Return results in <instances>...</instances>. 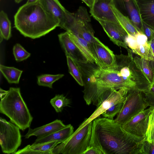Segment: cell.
Here are the masks:
<instances>
[{
	"mask_svg": "<svg viewBox=\"0 0 154 154\" xmlns=\"http://www.w3.org/2000/svg\"><path fill=\"white\" fill-rule=\"evenodd\" d=\"M144 138L128 132L113 119L98 117L93 121L89 146L103 154H139Z\"/></svg>",
	"mask_w": 154,
	"mask_h": 154,
	"instance_id": "cell-1",
	"label": "cell"
},
{
	"mask_svg": "<svg viewBox=\"0 0 154 154\" xmlns=\"http://www.w3.org/2000/svg\"><path fill=\"white\" fill-rule=\"evenodd\" d=\"M14 27L25 37L39 38L59 26L58 22L38 2L24 4L14 17Z\"/></svg>",
	"mask_w": 154,
	"mask_h": 154,
	"instance_id": "cell-2",
	"label": "cell"
},
{
	"mask_svg": "<svg viewBox=\"0 0 154 154\" xmlns=\"http://www.w3.org/2000/svg\"><path fill=\"white\" fill-rule=\"evenodd\" d=\"M0 112L23 131L30 127L33 120L19 88H9L6 94L1 100Z\"/></svg>",
	"mask_w": 154,
	"mask_h": 154,
	"instance_id": "cell-3",
	"label": "cell"
},
{
	"mask_svg": "<svg viewBox=\"0 0 154 154\" xmlns=\"http://www.w3.org/2000/svg\"><path fill=\"white\" fill-rule=\"evenodd\" d=\"M92 121L86 118L72 135L51 151V154H83L89 145Z\"/></svg>",
	"mask_w": 154,
	"mask_h": 154,
	"instance_id": "cell-4",
	"label": "cell"
},
{
	"mask_svg": "<svg viewBox=\"0 0 154 154\" xmlns=\"http://www.w3.org/2000/svg\"><path fill=\"white\" fill-rule=\"evenodd\" d=\"M148 106L142 92L138 90L128 92L120 110L114 120L122 125Z\"/></svg>",
	"mask_w": 154,
	"mask_h": 154,
	"instance_id": "cell-5",
	"label": "cell"
},
{
	"mask_svg": "<svg viewBox=\"0 0 154 154\" xmlns=\"http://www.w3.org/2000/svg\"><path fill=\"white\" fill-rule=\"evenodd\" d=\"M14 124L0 118V144L5 153L15 154L21 144L20 129Z\"/></svg>",
	"mask_w": 154,
	"mask_h": 154,
	"instance_id": "cell-6",
	"label": "cell"
},
{
	"mask_svg": "<svg viewBox=\"0 0 154 154\" xmlns=\"http://www.w3.org/2000/svg\"><path fill=\"white\" fill-rule=\"evenodd\" d=\"M90 22V18L86 8L80 6L75 14L74 20L69 29L67 31L77 34L90 44L106 46L94 36Z\"/></svg>",
	"mask_w": 154,
	"mask_h": 154,
	"instance_id": "cell-7",
	"label": "cell"
},
{
	"mask_svg": "<svg viewBox=\"0 0 154 154\" xmlns=\"http://www.w3.org/2000/svg\"><path fill=\"white\" fill-rule=\"evenodd\" d=\"M128 91L124 89L118 90L114 88L106 89L99 96L95 105L97 108L92 114L87 118L89 122L99 117L106 109L113 105L123 103Z\"/></svg>",
	"mask_w": 154,
	"mask_h": 154,
	"instance_id": "cell-8",
	"label": "cell"
},
{
	"mask_svg": "<svg viewBox=\"0 0 154 154\" xmlns=\"http://www.w3.org/2000/svg\"><path fill=\"white\" fill-rule=\"evenodd\" d=\"M43 8L57 20L59 27L67 31L73 23L75 14L66 10L58 0H38Z\"/></svg>",
	"mask_w": 154,
	"mask_h": 154,
	"instance_id": "cell-9",
	"label": "cell"
},
{
	"mask_svg": "<svg viewBox=\"0 0 154 154\" xmlns=\"http://www.w3.org/2000/svg\"><path fill=\"white\" fill-rule=\"evenodd\" d=\"M153 107L141 111L122 125L125 130L136 136L145 138L148 128L149 116Z\"/></svg>",
	"mask_w": 154,
	"mask_h": 154,
	"instance_id": "cell-10",
	"label": "cell"
},
{
	"mask_svg": "<svg viewBox=\"0 0 154 154\" xmlns=\"http://www.w3.org/2000/svg\"><path fill=\"white\" fill-rule=\"evenodd\" d=\"M112 1L120 11L130 19L138 31L143 33V22L135 0H113Z\"/></svg>",
	"mask_w": 154,
	"mask_h": 154,
	"instance_id": "cell-11",
	"label": "cell"
},
{
	"mask_svg": "<svg viewBox=\"0 0 154 154\" xmlns=\"http://www.w3.org/2000/svg\"><path fill=\"white\" fill-rule=\"evenodd\" d=\"M96 20L101 25L110 40L114 44L127 50L129 48L126 42L128 33L120 23L98 19Z\"/></svg>",
	"mask_w": 154,
	"mask_h": 154,
	"instance_id": "cell-12",
	"label": "cell"
},
{
	"mask_svg": "<svg viewBox=\"0 0 154 154\" xmlns=\"http://www.w3.org/2000/svg\"><path fill=\"white\" fill-rule=\"evenodd\" d=\"M59 41L66 56H69L78 63L86 64L88 61L66 32L58 35Z\"/></svg>",
	"mask_w": 154,
	"mask_h": 154,
	"instance_id": "cell-13",
	"label": "cell"
},
{
	"mask_svg": "<svg viewBox=\"0 0 154 154\" xmlns=\"http://www.w3.org/2000/svg\"><path fill=\"white\" fill-rule=\"evenodd\" d=\"M90 45L100 65V68L106 69L116 68L117 64L116 55L108 47L97 44Z\"/></svg>",
	"mask_w": 154,
	"mask_h": 154,
	"instance_id": "cell-14",
	"label": "cell"
},
{
	"mask_svg": "<svg viewBox=\"0 0 154 154\" xmlns=\"http://www.w3.org/2000/svg\"><path fill=\"white\" fill-rule=\"evenodd\" d=\"M111 1L108 0H95L90 13L95 20L99 19L119 23L111 7Z\"/></svg>",
	"mask_w": 154,
	"mask_h": 154,
	"instance_id": "cell-15",
	"label": "cell"
},
{
	"mask_svg": "<svg viewBox=\"0 0 154 154\" xmlns=\"http://www.w3.org/2000/svg\"><path fill=\"white\" fill-rule=\"evenodd\" d=\"M74 132V128L69 124L48 135L37 137L32 144H41L54 141H60L62 143L72 135Z\"/></svg>",
	"mask_w": 154,
	"mask_h": 154,
	"instance_id": "cell-16",
	"label": "cell"
},
{
	"mask_svg": "<svg viewBox=\"0 0 154 154\" xmlns=\"http://www.w3.org/2000/svg\"><path fill=\"white\" fill-rule=\"evenodd\" d=\"M141 20L154 30V0H135Z\"/></svg>",
	"mask_w": 154,
	"mask_h": 154,
	"instance_id": "cell-17",
	"label": "cell"
},
{
	"mask_svg": "<svg viewBox=\"0 0 154 154\" xmlns=\"http://www.w3.org/2000/svg\"><path fill=\"white\" fill-rule=\"evenodd\" d=\"M66 126L61 120L57 119L49 123L33 129L29 127L24 137L26 138H29L33 136L37 137L46 136L61 129Z\"/></svg>",
	"mask_w": 154,
	"mask_h": 154,
	"instance_id": "cell-18",
	"label": "cell"
},
{
	"mask_svg": "<svg viewBox=\"0 0 154 154\" xmlns=\"http://www.w3.org/2000/svg\"><path fill=\"white\" fill-rule=\"evenodd\" d=\"M72 39L80 49L90 63H95L100 68L98 62L91 48L90 44L77 33L67 31Z\"/></svg>",
	"mask_w": 154,
	"mask_h": 154,
	"instance_id": "cell-19",
	"label": "cell"
},
{
	"mask_svg": "<svg viewBox=\"0 0 154 154\" xmlns=\"http://www.w3.org/2000/svg\"><path fill=\"white\" fill-rule=\"evenodd\" d=\"M110 6L114 15L120 25L128 34L135 36L139 32L130 19L120 11L112 1L110 3Z\"/></svg>",
	"mask_w": 154,
	"mask_h": 154,
	"instance_id": "cell-20",
	"label": "cell"
},
{
	"mask_svg": "<svg viewBox=\"0 0 154 154\" xmlns=\"http://www.w3.org/2000/svg\"><path fill=\"white\" fill-rule=\"evenodd\" d=\"M134 60L152 85L154 83V72L150 66L149 61L133 54Z\"/></svg>",
	"mask_w": 154,
	"mask_h": 154,
	"instance_id": "cell-21",
	"label": "cell"
},
{
	"mask_svg": "<svg viewBox=\"0 0 154 154\" xmlns=\"http://www.w3.org/2000/svg\"><path fill=\"white\" fill-rule=\"evenodd\" d=\"M1 72L9 83L18 84L23 71L13 67L1 64Z\"/></svg>",
	"mask_w": 154,
	"mask_h": 154,
	"instance_id": "cell-22",
	"label": "cell"
},
{
	"mask_svg": "<svg viewBox=\"0 0 154 154\" xmlns=\"http://www.w3.org/2000/svg\"><path fill=\"white\" fill-rule=\"evenodd\" d=\"M69 72L78 84L84 86L82 70L78 63L69 56H66Z\"/></svg>",
	"mask_w": 154,
	"mask_h": 154,
	"instance_id": "cell-23",
	"label": "cell"
},
{
	"mask_svg": "<svg viewBox=\"0 0 154 154\" xmlns=\"http://www.w3.org/2000/svg\"><path fill=\"white\" fill-rule=\"evenodd\" d=\"M0 36L6 40L11 36V23L7 14L4 11L0 12Z\"/></svg>",
	"mask_w": 154,
	"mask_h": 154,
	"instance_id": "cell-24",
	"label": "cell"
},
{
	"mask_svg": "<svg viewBox=\"0 0 154 154\" xmlns=\"http://www.w3.org/2000/svg\"><path fill=\"white\" fill-rule=\"evenodd\" d=\"M136 48L132 52L134 54L146 60L151 61L153 60L154 56L148 42L137 43Z\"/></svg>",
	"mask_w": 154,
	"mask_h": 154,
	"instance_id": "cell-25",
	"label": "cell"
},
{
	"mask_svg": "<svg viewBox=\"0 0 154 154\" xmlns=\"http://www.w3.org/2000/svg\"><path fill=\"white\" fill-rule=\"evenodd\" d=\"M61 143L60 141H54L44 143L29 145L31 150L38 152L40 154H51V151L57 145Z\"/></svg>",
	"mask_w": 154,
	"mask_h": 154,
	"instance_id": "cell-26",
	"label": "cell"
},
{
	"mask_svg": "<svg viewBox=\"0 0 154 154\" xmlns=\"http://www.w3.org/2000/svg\"><path fill=\"white\" fill-rule=\"evenodd\" d=\"M50 103L56 112L58 113L61 112L64 107L69 106L70 101L62 94H57L51 99Z\"/></svg>",
	"mask_w": 154,
	"mask_h": 154,
	"instance_id": "cell-27",
	"label": "cell"
},
{
	"mask_svg": "<svg viewBox=\"0 0 154 154\" xmlns=\"http://www.w3.org/2000/svg\"><path fill=\"white\" fill-rule=\"evenodd\" d=\"M64 75L63 74L55 75L43 74L38 77L37 83L39 86L47 87L52 88L53 83L62 78Z\"/></svg>",
	"mask_w": 154,
	"mask_h": 154,
	"instance_id": "cell-28",
	"label": "cell"
},
{
	"mask_svg": "<svg viewBox=\"0 0 154 154\" xmlns=\"http://www.w3.org/2000/svg\"><path fill=\"white\" fill-rule=\"evenodd\" d=\"M13 53L15 60L19 62L26 60L31 55L18 43L16 44L14 46Z\"/></svg>",
	"mask_w": 154,
	"mask_h": 154,
	"instance_id": "cell-29",
	"label": "cell"
},
{
	"mask_svg": "<svg viewBox=\"0 0 154 154\" xmlns=\"http://www.w3.org/2000/svg\"><path fill=\"white\" fill-rule=\"evenodd\" d=\"M145 139L150 142L154 141V107L149 115L148 126Z\"/></svg>",
	"mask_w": 154,
	"mask_h": 154,
	"instance_id": "cell-30",
	"label": "cell"
},
{
	"mask_svg": "<svg viewBox=\"0 0 154 154\" xmlns=\"http://www.w3.org/2000/svg\"><path fill=\"white\" fill-rule=\"evenodd\" d=\"M139 154H154V141L150 142L144 138L141 143Z\"/></svg>",
	"mask_w": 154,
	"mask_h": 154,
	"instance_id": "cell-31",
	"label": "cell"
},
{
	"mask_svg": "<svg viewBox=\"0 0 154 154\" xmlns=\"http://www.w3.org/2000/svg\"><path fill=\"white\" fill-rule=\"evenodd\" d=\"M123 103H119L113 105L104 112L101 115L105 118L113 119L120 110Z\"/></svg>",
	"mask_w": 154,
	"mask_h": 154,
	"instance_id": "cell-32",
	"label": "cell"
},
{
	"mask_svg": "<svg viewBox=\"0 0 154 154\" xmlns=\"http://www.w3.org/2000/svg\"><path fill=\"white\" fill-rule=\"evenodd\" d=\"M144 100L149 107H154V83L147 91L142 92Z\"/></svg>",
	"mask_w": 154,
	"mask_h": 154,
	"instance_id": "cell-33",
	"label": "cell"
},
{
	"mask_svg": "<svg viewBox=\"0 0 154 154\" xmlns=\"http://www.w3.org/2000/svg\"><path fill=\"white\" fill-rule=\"evenodd\" d=\"M143 33L147 37L149 42L154 38V30L143 22Z\"/></svg>",
	"mask_w": 154,
	"mask_h": 154,
	"instance_id": "cell-34",
	"label": "cell"
},
{
	"mask_svg": "<svg viewBox=\"0 0 154 154\" xmlns=\"http://www.w3.org/2000/svg\"><path fill=\"white\" fill-rule=\"evenodd\" d=\"M126 44L132 51L134 50L137 46V42L135 36L128 34L126 39Z\"/></svg>",
	"mask_w": 154,
	"mask_h": 154,
	"instance_id": "cell-35",
	"label": "cell"
},
{
	"mask_svg": "<svg viewBox=\"0 0 154 154\" xmlns=\"http://www.w3.org/2000/svg\"><path fill=\"white\" fill-rule=\"evenodd\" d=\"M83 154H103L98 149L93 146H89Z\"/></svg>",
	"mask_w": 154,
	"mask_h": 154,
	"instance_id": "cell-36",
	"label": "cell"
},
{
	"mask_svg": "<svg viewBox=\"0 0 154 154\" xmlns=\"http://www.w3.org/2000/svg\"><path fill=\"white\" fill-rule=\"evenodd\" d=\"M148 43L149 45L154 56L153 60H152L149 61V63L150 66L154 72V38L150 41L148 42Z\"/></svg>",
	"mask_w": 154,
	"mask_h": 154,
	"instance_id": "cell-37",
	"label": "cell"
},
{
	"mask_svg": "<svg viewBox=\"0 0 154 154\" xmlns=\"http://www.w3.org/2000/svg\"><path fill=\"white\" fill-rule=\"evenodd\" d=\"M84 2L90 8L93 6L95 0H81Z\"/></svg>",
	"mask_w": 154,
	"mask_h": 154,
	"instance_id": "cell-38",
	"label": "cell"
},
{
	"mask_svg": "<svg viewBox=\"0 0 154 154\" xmlns=\"http://www.w3.org/2000/svg\"><path fill=\"white\" fill-rule=\"evenodd\" d=\"M8 92V91H5L1 88L0 89V95L1 100L3 98L6 94Z\"/></svg>",
	"mask_w": 154,
	"mask_h": 154,
	"instance_id": "cell-39",
	"label": "cell"
},
{
	"mask_svg": "<svg viewBox=\"0 0 154 154\" xmlns=\"http://www.w3.org/2000/svg\"><path fill=\"white\" fill-rule=\"evenodd\" d=\"M38 0H27L26 3H36L38 2Z\"/></svg>",
	"mask_w": 154,
	"mask_h": 154,
	"instance_id": "cell-40",
	"label": "cell"
},
{
	"mask_svg": "<svg viewBox=\"0 0 154 154\" xmlns=\"http://www.w3.org/2000/svg\"><path fill=\"white\" fill-rule=\"evenodd\" d=\"M15 2L17 3H20L23 0H14Z\"/></svg>",
	"mask_w": 154,
	"mask_h": 154,
	"instance_id": "cell-41",
	"label": "cell"
},
{
	"mask_svg": "<svg viewBox=\"0 0 154 154\" xmlns=\"http://www.w3.org/2000/svg\"><path fill=\"white\" fill-rule=\"evenodd\" d=\"M109 0V1H112L113 0Z\"/></svg>",
	"mask_w": 154,
	"mask_h": 154,
	"instance_id": "cell-42",
	"label": "cell"
}]
</instances>
